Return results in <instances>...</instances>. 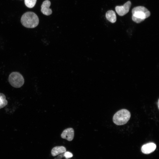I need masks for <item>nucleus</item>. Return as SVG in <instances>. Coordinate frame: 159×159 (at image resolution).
<instances>
[{"instance_id":"obj_1","label":"nucleus","mask_w":159,"mask_h":159,"mask_svg":"<svg viewBox=\"0 0 159 159\" xmlns=\"http://www.w3.org/2000/svg\"><path fill=\"white\" fill-rule=\"evenodd\" d=\"M21 21L22 25L27 28H34L39 23L37 16L32 12L29 11L24 13L22 16Z\"/></svg>"},{"instance_id":"obj_2","label":"nucleus","mask_w":159,"mask_h":159,"mask_svg":"<svg viewBox=\"0 0 159 159\" xmlns=\"http://www.w3.org/2000/svg\"><path fill=\"white\" fill-rule=\"evenodd\" d=\"M130 116V113L128 110L122 109L119 110L114 114L113 117V121L116 125H122L128 122Z\"/></svg>"},{"instance_id":"obj_3","label":"nucleus","mask_w":159,"mask_h":159,"mask_svg":"<svg viewBox=\"0 0 159 159\" xmlns=\"http://www.w3.org/2000/svg\"><path fill=\"white\" fill-rule=\"evenodd\" d=\"M9 81L12 87L16 88L21 87L24 82L22 75L17 72H13L10 74L9 77Z\"/></svg>"},{"instance_id":"obj_4","label":"nucleus","mask_w":159,"mask_h":159,"mask_svg":"<svg viewBox=\"0 0 159 159\" xmlns=\"http://www.w3.org/2000/svg\"><path fill=\"white\" fill-rule=\"evenodd\" d=\"M132 16L143 20L150 15V11L146 8L142 6L134 7L132 9Z\"/></svg>"},{"instance_id":"obj_5","label":"nucleus","mask_w":159,"mask_h":159,"mask_svg":"<svg viewBox=\"0 0 159 159\" xmlns=\"http://www.w3.org/2000/svg\"><path fill=\"white\" fill-rule=\"evenodd\" d=\"M131 6V2L130 1H128L125 3L123 5L116 6L115 7V10L118 15L122 16L128 12Z\"/></svg>"},{"instance_id":"obj_6","label":"nucleus","mask_w":159,"mask_h":159,"mask_svg":"<svg viewBox=\"0 0 159 159\" xmlns=\"http://www.w3.org/2000/svg\"><path fill=\"white\" fill-rule=\"evenodd\" d=\"M74 129L72 128H68L63 131L61 134V137L69 141H71L74 138Z\"/></svg>"},{"instance_id":"obj_7","label":"nucleus","mask_w":159,"mask_h":159,"mask_svg":"<svg viewBox=\"0 0 159 159\" xmlns=\"http://www.w3.org/2000/svg\"><path fill=\"white\" fill-rule=\"evenodd\" d=\"M51 4L50 1L48 0H46L43 2L41 6V10L44 14L49 16L52 14V10L49 8Z\"/></svg>"},{"instance_id":"obj_8","label":"nucleus","mask_w":159,"mask_h":159,"mask_svg":"<svg viewBox=\"0 0 159 159\" xmlns=\"http://www.w3.org/2000/svg\"><path fill=\"white\" fill-rule=\"evenodd\" d=\"M156 145L150 143L143 145L141 148L142 152L145 154H148L153 152L156 148Z\"/></svg>"},{"instance_id":"obj_9","label":"nucleus","mask_w":159,"mask_h":159,"mask_svg":"<svg viewBox=\"0 0 159 159\" xmlns=\"http://www.w3.org/2000/svg\"><path fill=\"white\" fill-rule=\"evenodd\" d=\"M105 17L107 19L112 23H115L117 20L115 12L112 10L108 11L106 13Z\"/></svg>"},{"instance_id":"obj_10","label":"nucleus","mask_w":159,"mask_h":159,"mask_svg":"<svg viewBox=\"0 0 159 159\" xmlns=\"http://www.w3.org/2000/svg\"><path fill=\"white\" fill-rule=\"evenodd\" d=\"M66 151L65 148L63 146H56L52 148L51 151L52 156H54Z\"/></svg>"},{"instance_id":"obj_11","label":"nucleus","mask_w":159,"mask_h":159,"mask_svg":"<svg viewBox=\"0 0 159 159\" xmlns=\"http://www.w3.org/2000/svg\"><path fill=\"white\" fill-rule=\"evenodd\" d=\"M7 103L8 102L6 99L5 95L0 93V109L5 107Z\"/></svg>"},{"instance_id":"obj_12","label":"nucleus","mask_w":159,"mask_h":159,"mask_svg":"<svg viewBox=\"0 0 159 159\" xmlns=\"http://www.w3.org/2000/svg\"><path fill=\"white\" fill-rule=\"evenodd\" d=\"M25 5L28 8H31L35 5L37 0H24Z\"/></svg>"},{"instance_id":"obj_13","label":"nucleus","mask_w":159,"mask_h":159,"mask_svg":"<svg viewBox=\"0 0 159 159\" xmlns=\"http://www.w3.org/2000/svg\"><path fill=\"white\" fill-rule=\"evenodd\" d=\"M64 153V156L66 159L69 158L73 156V154L70 152L65 151Z\"/></svg>"},{"instance_id":"obj_14","label":"nucleus","mask_w":159,"mask_h":159,"mask_svg":"<svg viewBox=\"0 0 159 159\" xmlns=\"http://www.w3.org/2000/svg\"><path fill=\"white\" fill-rule=\"evenodd\" d=\"M132 19L133 21L137 23H140L144 20L143 19L137 18L133 16H132Z\"/></svg>"},{"instance_id":"obj_15","label":"nucleus","mask_w":159,"mask_h":159,"mask_svg":"<svg viewBox=\"0 0 159 159\" xmlns=\"http://www.w3.org/2000/svg\"><path fill=\"white\" fill-rule=\"evenodd\" d=\"M62 155H59L58 157V159H61L62 157Z\"/></svg>"}]
</instances>
